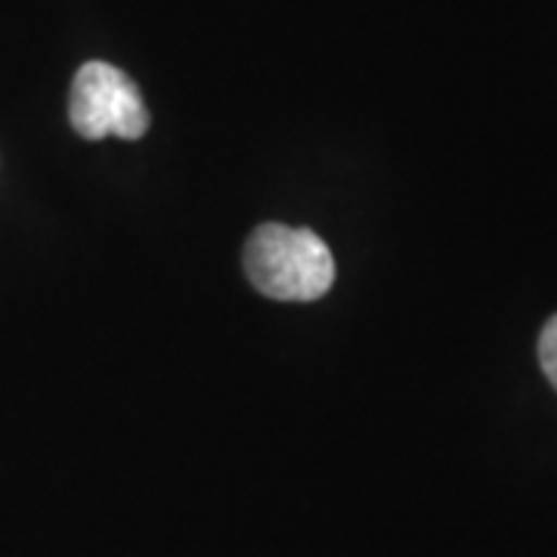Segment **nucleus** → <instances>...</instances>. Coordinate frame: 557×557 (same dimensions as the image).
<instances>
[{
  "label": "nucleus",
  "instance_id": "nucleus-3",
  "mask_svg": "<svg viewBox=\"0 0 557 557\" xmlns=\"http://www.w3.org/2000/svg\"><path fill=\"white\" fill-rule=\"evenodd\" d=\"M539 362H542L545 379L552 381V387L557 391V317L548 319L539 335Z\"/></svg>",
  "mask_w": 557,
  "mask_h": 557
},
{
  "label": "nucleus",
  "instance_id": "nucleus-2",
  "mask_svg": "<svg viewBox=\"0 0 557 557\" xmlns=\"http://www.w3.org/2000/svg\"><path fill=\"white\" fill-rule=\"evenodd\" d=\"M69 119L84 139H139L149 131V109L137 84L109 62L81 65L72 81Z\"/></svg>",
  "mask_w": 557,
  "mask_h": 557
},
{
  "label": "nucleus",
  "instance_id": "nucleus-1",
  "mask_svg": "<svg viewBox=\"0 0 557 557\" xmlns=\"http://www.w3.org/2000/svg\"><path fill=\"white\" fill-rule=\"evenodd\" d=\"M245 273L263 298L319 300L335 285V258L313 230L263 223L245 245Z\"/></svg>",
  "mask_w": 557,
  "mask_h": 557
}]
</instances>
